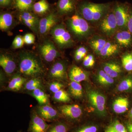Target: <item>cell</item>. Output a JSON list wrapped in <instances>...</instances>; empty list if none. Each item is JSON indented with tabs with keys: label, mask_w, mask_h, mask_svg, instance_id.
<instances>
[{
	"label": "cell",
	"mask_w": 132,
	"mask_h": 132,
	"mask_svg": "<svg viewBox=\"0 0 132 132\" xmlns=\"http://www.w3.org/2000/svg\"><path fill=\"white\" fill-rule=\"evenodd\" d=\"M104 71L110 77L113 78H117L121 73L120 66L114 62H108L104 64Z\"/></svg>",
	"instance_id": "obj_23"
},
{
	"label": "cell",
	"mask_w": 132,
	"mask_h": 132,
	"mask_svg": "<svg viewBox=\"0 0 132 132\" xmlns=\"http://www.w3.org/2000/svg\"><path fill=\"white\" fill-rule=\"evenodd\" d=\"M132 88V79L128 78L122 81L118 87V91L125 92Z\"/></svg>",
	"instance_id": "obj_34"
},
{
	"label": "cell",
	"mask_w": 132,
	"mask_h": 132,
	"mask_svg": "<svg viewBox=\"0 0 132 132\" xmlns=\"http://www.w3.org/2000/svg\"><path fill=\"white\" fill-rule=\"evenodd\" d=\"M13 0H0V6L1 7H9L13 4Z\"/></svg>",
	"instance_id": "obj_42"
},
{
	"label": "cell",
	"mask_w": 132,
	"mask_h": 132,
	"mask_svg": "<svg viewBox=\"0 0 132 132\" xmlns=\"http://www.w3.org/2000/svg\"><path fill=\"white\" fill-rule=\"evenodd\" d=\"M0 65L8 75L14 72L16 64L13 57L9 54L1 53L0 55Z\"/></svg>",
	"instance_id": "obj_14"
},
{
	"label": "cell",
	"mask_w": 132,
	"mask_h": 132,
	"mask_svg": "<svg viewBox=\"0 0 132 132\" xmlns=\"http://www.w3.org/2000/svg\"><path fill=\"white\" fill-rule=\"evenodd\" d=\"M27 79L20 74L15 75L9 83L7 89L14 91H19L26 82Z\"/></svg>",
	"instance_id": "obj_20"
},
{
	"label": "cell",
	"mask_w": 132,
	"mask_h": 132,
	"mask_svg": "<svg viewBox=\"0 0 132 132\" xmlns=\"http://www.w3.org/2000/svg\"><path fill=\"white\" fill-rule=\"evenodd\" d=\"M97 79L99 83L105 86L112 85L114 82L113 78L110 77L104 70H100L98 72Z\"/></svg>",
	"instance_id": "obj_30"
},
{
	"label": "cell",
	"mask_w": 132,
	"mask_h": 132,
	"mask_svg": "<svg viewBox=\"0 0 132 132\" xmlns=\"http://www.w3.org/2000/svg\"><path fill=\"white\" fill-rule=\"evenodd\" d=\"M19 132H22V131H19Z\"/></svg>",
	"instance_id": "obj_47"
},
{
	"label": "cell",
	"mask_w": 132,
	"mask_h": 132,
	"mask_svg": "<svg viewBox=\"0 0 132 132\" xmlns=\"http://www.w3.org/2000/svg\"><path fill=\"white\" fill-rule=\"evenodd\" d=\"M69 90L71 95L75 98H79L82 96V88L80 82L71 81L69 85Z\"/></svg>",
	"instance_id": "obj_29"
},
{
	"label": "cell",
	"mask_w": 132,
	"mask_h": 132,
	"mask_svg": "<svg viewBox=\"0 0 132 132\" xmlns=\"http://www.w3.org/2000/svg\"><path fill=\"white\" fill-rule=\"evenodd\" d=\"M119 50L118 45L108 41L99 55L104 57H111L118 53Z\"/></svg>",
	"instance_id": "obj_24"
},
{
	"label": "cell",
	"mask_w": 132,
	"mask_h": 132,
	"mask_svg": "<svg viewBox=\"0 0 132 132\" xmlns=\"http://www.w3.org/2000/svg\"><path fill=\"white\" fill-rule=\"evenodd\" d=\"M24 43L27 45H32L35 42V36L31 33L26 34L23 36Z\"/></svg>",
	"instance_id": "obj_39"
},
{
	"label": "cell",
	"mask_w": 132,
	"mask_h": 132,
	"mask_svg": "<svg viewBox=\"0 0 132 132\" xmlns=\"http://www.w3.org/2000/svg\"><path fill=\"white\" fill-rule=\"evenodd\" d=\"M118 28L117 21L113 12L108 13L101 20L99 25L100 31L109 37L113 35Z\"/></svg>",
	"instance_id": "obj_6"
},
{
	"label": "cell",
	"mask_w": 132,
	"mask_h": 132,
	"mask_svg": "<svg viewBox=\"0 0 132 132\" xmlns=\"http://www.w3.org/2000/svg\"><path fill=\"white\" fill-rule=\"evenodd\" d=\"M64 85L61 82L58 81H54L50 85L49 89L51 92L54 94L62 89Z\"/></svg>",
	"instance_id": "obj_38"
},
{
	"label": "cell",
	"mask_w": 132,
	"mask_h": 132,
	"mask_svg": "<svg viewBox=\"0 0 132 132\" xmlns=\"http://www.w3.org/2000/svg\"><path fill=\"white\" fill-rule=\"evenodd\" d=\"M65 65L64 62L58 61L55 62L49 70L50 76L54 79H62L65 77Z\"/></svg>",
	"instance_id": "obj_16"
},
{
	"label": "cell",
	"mask_w": 132,
	"mask_h": 132,
	"mask_svg": "<svg viewBox=\"0 0 132 132\" xmlns=\"http://www.w3.org/2000/svg\"><path fill=\"white\" fill-rule=\"evenodd\" d=\"M59 21L57 15L54 13H50L41 19L39 22V32L40 35H45L57 24Z\"/></svg>",
	"instance_id": "obj_9"
},
{
	"label": "cell",
	"mask_w": 132,
	"mask_h": 132,
	"mask_svg": "<svg viewBox=\"0 0 132 132\" xmlns=\"http://www.w3.org/2000/svg\"><path fill=\"white\" fill-rule=\"evenodd\" d=\"M19 68L21 73L32 78L42 75L45 69L39 57L32 52L24 51L19 56Z\"/></svg>",
	"instance_id": "obj_1"
},
{
	"label": "cell",
	"mask_w": 132,
	"mask_h": 132,
	"mask_svg": "<svg viewBox=\"0 0 132 132\" xmlns=\"http://www.w3.org/2000/svg\"><path fill=\"white\" fill-rule=\"evenodd\" d=\"M69 77L71 81L80 82L87 79L88 74L78 66H74L70 69Z\"/></svg>",
	"instance_id": "obj_17"
},
{
	"label": "cell",
	"mask_w": 132,
	"mask_h": 132,
	"mask_svg": "<svg viewBox=\"0 0 132 132\" xmlns=\"http://www.w3.org/2000/svg\"><path fill=\"white\" fill-rule=\"evenodd\" d=\"M59 109L62 115L72 120L78 119L82 114V109L77 104L63 105Z\"/></svg>",
	"instance_id": "obj_10"
},
{
	"label": "cell",
	"mask_w": 132,
	"mask_h": 132,
	"mask_svg": "<svg viewBox=\"0 0 132 132\" xmlns=\"http://www.w3.org/2000/svg\"><path fill=\"white\" fill-rule=\"evenodd\" d=\"M112 127L117 132H128L125 127L118 121H116Z\"/></svg>",
	"instance_id": "obj_41"
},
{
	"label": "cell",
	"mask_w": 132,
	"mask_h": 132,
	"mask_svg": "<svg viewBox=\"0 0 132 132\" xmlns=\"http://www.w3.org/2000/svg\"><path fill=\"white\" fill-rule=\"evenodd\" d=\"M129 106V102L127 98L119 97L114 101L113 109L118 114L123 113L127 111Z\"/></svg>",
	"instance_id": "obj_21"
},
{
	"label": "cell",
	"mask_w": 132,
	"mask_h": 132,
	"mask_svg": "<svg viewBox=\"0 0 132 132\" xmlns=\"http://www.w3.org/2000/svg\"><path fill=\"white\" fill-rule=\"evenodd\" d=\"M39 51L43 59L47 62H52L60 56L53 43L49 40H45L40 46Z\"/></svg>",
	"instance_id": "obj_5"
},
{
	"label": "cell",
	"mask_w": 132,
	"mask_h": 132,
	"mask_svg": "<svg viewBox=\"0 0 132 132\" xmlns=\"http://www.w3.org/2000/svg\"><path fill=\"white\" fill-rule=\"evenodd\" d=\"M42 83L39 79L34 78L27 81L25 85V88L28 91H33L38 88H42Z\"/></svg>",
	"instance_id": "obj_31"
},
{
	"label": "cell",
	"mask_w": 132,
	"mask_h": 132,
	"mask_svg": "<svg viewBox=\"0 0 132 132\" xmlns=\"http://www.w3.org/2000/svg\"><path fill=\"white\" fill-rule=\"evenodd\" d=\"M32 95L40 105H46L48 102V96L41 88H38L32 91Z\"/></svg>",
	"instance_id": "obj_28"
},
{
	"label": "cell",
	"mask_w": 132,
	"mask_h": 132,
	"mask_svg": "<svg viewBox=\"0 0 132 132\" xmlns=\"http://www.w3.org/2000/svg\"><path fill=\"white\" fill-rule=\"evenodd\" d=\"M24 43V38L21 36H16L12 43V47L14 49L21 48L23 47Z\"/></svg>",
	"instance_id": "obj_36"
},
{
	"label": "cell",
	"mask_w": 132,
	"mask_h": 132,
	"mask_svg": "<svg viewBox=\"0 0 132 132\" xmlns=\"http://www.w3.org/2000/svg\"><path fill=\"white\" fill-rule=\"evenodd\" d=\"M87 50L84 46H80L76 50L75 59L77 61H80L86 56Z\"/></svg>",
	"instance_id": "obj_35"
},
{
	"label": "cell",
	"mask_w": 132,
	"mask_h": 132,
	"mask_svg": "<svg viewBox=\"0 0 132 132\" xmlns=\"http://www.w3.org/2000/svg\"><path fill=\"white\" fill-rule=\"evenodd\" d=\"M14 20L13 16L10 13H2L0 15V29L4 32L9 31L13 26Z\"/></svg>",
	"instance_id": "obj_18"
},
{
	"label": "cell",
	"mask_w": 132,
	"mask_h": 132,
	"mask_svg": "<svg viewBox=\"0 0 132 132\" xmlns=\"http://www.w3.org/2000/svg\"><path fill=\"white\" fill-rule=\"evenodd\" d=\"M67 25L71 34L78 39H84L90 34V26L87 21L79 14L73 15L68 19Z\"/></svg>",
	"instance_id": "obj_3"
},
{
	"label": "cell",
	"mask_w": 132,
	"mask_h": 132,
	"mask_svg": "<svg viewBox=\"0 0 132 132\" xmlns=\"http://www.w3.org/2000/svg\"><path fill=\"white\" fill-rule=\"evenodd\" d=\"M105 132H117L113 128L112 126H111L109 127L107 129Z\"/></svg>",
	"instance_id": "obj_44"
},
{
	"label": "cell",
	"mask_w": 132,
	"mask_h": 132,
	"mask_svg": "<svg viewBox=\"0 0 132 132\" xmlns=\"http://www.w3.org/2000/svg\"><path fill=\"white\" fill-rule=\"evenodd\" d=\"M113 13L117 21L118 27L123 28L127 27L130 16L127 7L125 5L118 3L116 5Z\"/></svg>",
	"instance_id": "obj_11"
},
{
	"label": "cell",
	"mask_w": 132,
	"mask_h": 132,
	"mask_svg": "<svg viewBox=\"0 0 132 132\" xmlns=\"http://www.w3.org/2000/svg\"><path fill=\"white\" fill-rule=\"evenodd\" d=\"M50 33L55 43L60 48H67L74 45V42L71 34L63 24L55 25Z\"/></svg>",
	"instance_id": "obj_4"
},
{
	"label": "cell",
	"mask_w": 132,
	"mask_h": 132,
	"mask_svg": "<svg viewBox=\"0 0 132 132\" xmlns=\"http://www.w3.org/2000/svg\"><path fill=\"white\" fill-rule=\"evenodd\" d=\"M50 9L49 3L46 0H40L33 5V10L36 14L43 15L46 13Z\"/></svg>",
	"instance_id": "obj_26"
},
{
	"label": "cell",
	"mask_w": 132,
	"mask_h": 132,
	"mask_svg": "<svg viewBox=\"0 0 132 132\" xmlns=\"http://www.w3.org/2000/svg\"><path fill=\"white\" fill-rule=\"evenodd\" d=\"M79 9L81 16L87 21L95 22L101 20L108 13L110 5L85 2L80 5Z\"/></svg>",
	"instance_id": "obj_2"
},
{
	"label": "cell",
	"mask_w": 132,
	"mask_h": 132,
	"mask_svg": "<svg viewBox=\"0 0 132 132\" xmlns=\"http://www.w3.org/2000/svg\"><path fill=\"white\" fill-rule=\"evenodd\" d=\"M127 27L129 32L132 33V13L130 14L128 21Z\"/></svg>",
	"instance_id": "obj_43"
},
{
	"label": "cell",
	"mask_w": 132,
	"mask_h": 132,
	"mask_svg": "<svg viewBox=\"0 0 132 132\" xmlns=\"http://www.w3.org/2000/svg\"><path fill=\"white\" fill-rule=\"evenodd\" d=\"M37 113L44 120L48 121H57L60 117L59 113L56 109L46 104L38 107Z\"/></svg>",
	"instance_id": "obj_13"
},
{
	"label": "cell",
	"mask_w": 132,
	"mask_h": 132,
	"mask_svg": "<svg viewBox=\"0 0 132 132\" xmlns=\"http://www.w3.org/2000/svg\"><path fill=\"white\" fill-rule=\"evenodd\" d=\"M95 63L94 58L92 55H88L84 58L83 65L86 67H92L94 65Z\"/></svg>",
	"instance_id": "obj_37"
},
{
	"label": "cell",
	"mask_w": 132,
	"mask_h": 132,
	"mask_svg": "<svg viewBox=\"0 0 132 132\" xmlns=\"http://www.w3.org/2000/svg\"><path fill=\"white\" fill-rule=\"evenodd\" d=\"M19 21L35 33L39 32L40 20L37 15L30 11L20 12L18 16Z\"/></svg>",
	"instance_id": "obj_7"
},
{
	"label": "cell",
	"mask_w": 132,
	"mask_h": 132,
	"mask_svg": "<svg viewBox=\"0 0 132 132\" xmlns=\"http://www.w3.org/2000/svg\"><path fill=\"white\" fill-rule=\"evenodd\" d=\"M127 127L128 132H132V123H128Z\"/></svg>",
	"instance_id": "obj_45"
},
{
	"label": "cell",
	"mask_w": 132,
	"mask_h": 132,
	"mask_svg": "<svg viewBox=\"0 0 132 132\" xmlns=\"http://www.w3.org/2000/svg\"><path fill=\"white\" fill-rule=\"evenodd\" d=\"M15 8L20 12L31 11L33 9L34 0H13Z\"/></svg>",
	"instance_id": "obj_25"
},
{
	"label": "cell",
	"mask_w": 132,
	"mask_h": 132,
	"mask_svg": "<svg viewBox=\"0 0 132 132\" xmlns=\"http://www.w3.org/2000/svg\"><path fill=\"white\" fill-rule=\"evenodd\" d=\"M107 42L105 38L100 36H95L89 40V44L94 52L99 54Z\"/></svg>",
	"instance_id": "obj_22"
},
{
	"label": "cell",
	"mask_w": 132,
	"mask_h": 132,
	"mask_svg": "<svg viewBox=\"0 0 132 132\" xmlns=\"http://www.w3.org/2000/svg\"><path fill=\"white\" fill-rule=\"evenodd\" d=\"M53 97L55 101L59 102H68L71 100L68 94L63 89L55 93Z\"/></svg>",
	"instance_id": "obj_32"
},
{
	"label": "cell",
	"mask_w": 132,
	"mask_h": 132,
	"mask_svg": "<svg viewBox=\"0 0 132 132\" xmlns=\"http://www.w3.org/2000/svg\"><path fill=\"white\" fill-rule=\"evenodd\" d=\"M97 127L94 126H89L80 128L75 132H97Z\"/></svg>",
	"instance_id": "obj_40"
},
{
	"label": "cell",
	"mask_w": 132,
	"mask_h": 132,
	"mask_svg": "<svg viewBox=\"0 0 132 132\" xmlns=\"http://www.w3.org/2000/svg\"><path fill=\"white\" fill-rule=\"evenodd\" d=\"M130 116L131 118H132V108L131 109V111H130Z\"/></svg>",
	"instance_id": "obj_46"
},
{
	"label": "cell",
	"mask_w": 132,
	"mask_h": 132,
	"mask_svg": "<svg viewBox=\"0 0 132 132\" xmlns=\"http://www.w3.org/2000/svg\"><path fill=\"white\" fill-rule=\"evenodd\" d=\"M69 129V126L65 122L58 120L50 125L47 132H68Z\"/></svg>",
	"instance_id": "obj_27"
},
{
	"label": "cell",
	"mask_w": 132,
	"mask_h": 132,
	"mask_svg": "<svg viewBox=\"0 0 132 132\" xmlns=\"http://www.w3.org/2000/svg\"><path fill=\"white\" fill-rule=\"evenodd\" d=\"M76 3L75 0H59L57 5L59 14L67 15L75 10Z\"/></svg>",
	"instance_id": "obj_15"
},
{
	"label": "cell",
	"mask_w": 132,
	"mask_h": 132,
	"mask_svg": "<svg viewBox=\"0 0 132 132\" xmlns=\"http://www.w3.org/2000/svg\"><path fill=\"white\" fill-rule=\"evenodd\" d=\"M122 65L125 70L132 71V54L128 53L125 55L122 58Z\"/></svg>",
	"instance_id": "obj_33"
},
{
	"label": "cell",
	"mask_w": 132,
	"mask_h": 132,
	"mask_svg": "<svg viewBox=\"0 0 132 132\" xmlns=\"http://www.w3.org/2000/svg\"><path fill=\"white\" fill-rule=\"evenodd\" d=\"M115 39L118 45L123 47H127L132 43L131 35L129 31L119 32L115 36Z\"/></svg>",
	"instance_id": "obj_19"
},
{
	"label": "cell",
	"mask_w": 132,
	"mask_h": 132,
	"mask_svg": "<svg viewBox=\"0 0 132 132\" xmlns=\"http://www.w3.org/2000/svg\"><path fill=\"white\" fill-rule=\"evenodd\" d=\"M88 95L90 103L97 112L101 115H104L106 113V99L104 95L95 91H90Z\"/></svg>",
	"instance_id": "obj_8"
},
{
	"label": "cell",
	"mask_w": 132,
	"mask_h": 132,
	"mask_svg": "<svg viewBox=\"0 0 132 132\" xmlns=\"http://www.w3.org/2000/svg\"><path fill=\"white\" fill-rule=\"evenodd\" d=\"M49 126L38 114L33 113L31 116L28 131L47 132Z\"/></svg>",
	"instance_id": "obj_12"
}]
</instances>
